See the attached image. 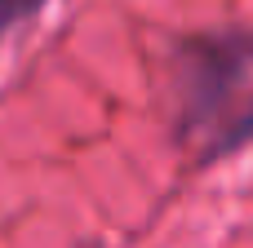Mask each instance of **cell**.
I'll return each instance as SVG.
<instances>
[{
    "label": "cell",
    "instance_id": "obj_1",
    "mask_svg": "<svg viewBox=\"0 0 253 248\" xmlns=\"http://www.w3.org/2000/svg\"><path fill=\"white\" fill-rule=\"evenodd\" d=\"M36 9H40V0H0V35L13 22H22L27 13H36Z\"/></svg>",
    "mask_w": 253,
    "mask_h": 248
},
{
    "label": "cell",
    "instance_id": "obj_2",
    "mask_svg": "<svg viewBox=\"0 0 253 248\" xmlns=\"http://www.w3.org/2000/svg\"><path fill=\"white\" fill-rule=\"evenodd\" d=\"M249 138H253V106L245 111V115H240V124L227 133V146H240V142H249Z\"/></svg>",
    "mask_w": 253,
    "mask_h": 248
}]
</instances>
